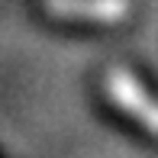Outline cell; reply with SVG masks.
<instances>
[{
  "mask_svg": "<svg viewBox=\"0 0 158 158\" xmlns=\"http://www.w3.org/2000/svg\"><path fill=\"white\" fill-rule=\"evenodd\" d=\"M103 90L113 100V106L126 113L129 119H135L142 129H148L152 135H158V97H152V90L126 68H110L103 77Z\"/></svg>",
  "mask_w": 158,
  "mask_h": 158,
  "instance_id": "1",
  "label": "cell"
},
{
  "mask_svg": "<svg viewBox=\"0 0 158 158\" xmlns=\"http://www.w3.org/2000/svg\"><path fill=\"white\" fill-rule=\"evenodd\" d=\"M45 10H48V16H58V19L116 26L123 19H129L132 3L129 0H45Z\"/></svg>",
  "mask_w": 158,
  "mask_h": 158,
  "instance_id": "2",
  "label": "cell"
}]
</instances>
